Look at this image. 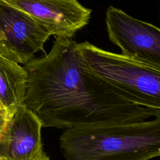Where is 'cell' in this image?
Wrapping results in <instances>:
<instances>
[{"instance_id":"cell-1","label":"cell","mask_w":160,"mask_h":160,"mask_svg":"<svg viewBox=\"0 0 160 160\" xmlns=\"http://www.w3.org/2000/svg\"><path fill=\"white\" fill-rule=\"evenodd\" d=\"M23 67L27 74L23 104L38 116L42 128L66 129L160 118L88 70L72 38H55L48 54Z\"/></svg>"},{"instance_id":"cell-2","label":"cell","mask_w":160,"mask_h":160,"mask_svg":"<svg viewBox=\"0 0 160 160\" xmlns=\"http://www.w3.org/2000/svg\"><path fill=\"white\" fill-rule=\"evenodd\" d=\"M59 147L65 160H149L160 155V118L66 129Z\"/></svg>"},{"instance_id":"cell-3","label":"cell","mask_w":160,"mask_h":160,"mask_svg":"<svg viewBox=\"0 0 160 160\" xmlns=\"http://www.w3.org/2000/svg\"><path fill=\"white\" fill-rule=\"evenodd\" d=\"M83 64L139 106L160 113V66L77 42Z\"/></svg>"},{"instance_id":"cell-4","label":"cell","mask_w":160,"mask_h":160,"mask_svg":"<svg viewBox=\"0 0 160 160\" xmlns=\"http://www.w3.org/2000/svg\"><path fill=\"white\" fill-rule=\"evenodd\" d=\"M50 33L31 17L0 0V56L25 64L44 46Z\"/></svg>"},{"instance_id":"cell-5","label":"cell","mask_w":160,"mask_h":160,"mask_svg":"<svg viewBox=\"0 0 160 160\" xmlns=\"http://www.w3.org/2000/svg\"><path fill=\"white\" fill-rule=\"evenodd\" d=\"M105 22L109 39L121 49V54L160 66L159 28L112 6L106 10Z\"/></svg>"},{"instance_id":"cell-6","label":"cell","mask_w":160,"mask_h":160,"mask_svg":"<svg viewBox=\"0 0 160 160\" xmlns=\"http://www.w3.org/2000/svg\"><path fill=\"white\" fill-rule=\"evenodd\" d=\"M40 119L23 104L7 110L0 126V160H37L42 154Z\"/></svg>"},{"instance_id":"cell-7","label":"cell","mask_w":160,"mask_h":160,"mask_svg":"<svg viewBox=\"0 0 160 160\" xmlns=\"http://www.w3.org/2000/svg\"><path fill=\"white\" fill-rule=\"evenodd\" d=\"M54 38H72L89 22L92 10L78 0H5Z\"/></svg>"},{"instance_id":"cell-8","label":"cell","mask_w":160,"mask_h":160,"mask_svg":"<svg viewBox=\"0 0 160 160\" xmlns=\"http://www.w3.org/2000/svg\"><path fill=\"white\" fill-rule=\"evenodd\" d=\"M27 88L23 66L0 56V101L6 110L22 104Z\"/></svg>"},{"instance_id":"cell-9","label":"cell","mask_w":160,"mask_h":160,"mask_svg":"<svg viewBox=\"0 0 160 160\" xmlns=\"http://www.w3.org/2000/svg\"><path fill=\"white\" fill-rule=\"evenodd\" d=\"M37 160H50V159L49 157L47 155V154L44 151Z\"/></svg>"},{"instance_id":"cell-10","label":"cell","mask_w":160,"mask_h":160,"mask_svg":"<svg viewBox=\"0 0 160 160\" xmlns=\"http://www.w3.org/2000/svg\"><path fill=\"white\" fill-rule=\"evenodd\" d=\"M6 111H2V112H0V126L1 125V124H2V121H3V119H4V117L5 116V114L6 112Z\"/></svg>"},{"instance_id":"cell-11","label":"cell","mask_w":160,"mask_h":160,"mask_svg":"<svg viewBox=\"0 0 160 160\" xmlns=\"http://www.w3.org/2000/svg\"><path fill=\"white\" fill-rule=\"evenodd\" d=\"M6 111V109L5 108V107L4 106V105L2 104V103L0 101V112H2V111Z\"/></svg>"}]
</instances>
